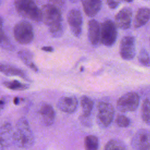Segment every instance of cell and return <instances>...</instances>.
<instances>
[{
  "label": "cell",
  "instance_id": "cell-36",
  "mask_svg": "<svg viewBox=\"0 0 150 150\" xmlns=\"http://www.w3.org/2000/svg\"><path fill=\"white\" fill-rule=\"evenodd\" d=\"M0 150H4V146L0 143Z\"/></svg>",
  "mask_w": 150,
  "mask_h": 150
},
{
  "label": "cell",
  "instance_id": "cell-28",
  "mask_svg": "<svg viewBox=\"0 0 150 150\" xmlns=\"http://www.w3.org/2000/svg\"><path fill=\"white\" fill-rule=\"evenodd\" d=\"M105 1L110 9H114L119 6L121 0H105Z\"/></svg>",
  "mask_w": 150,
  "mask_h": 150
},
{
  "label": "cell",
  "instance_id": "cell-4",
  "mask_svg": "<svg viewBox=\"0 0 150 150\" xmlns=\"http://www.w3.org/2000/svg\"><path fill=\"white\" fill-rule=\"evenodd\" d=\"M41 19L43 22L50 28L62 24V16L60 10L52 4H45L42 6Z\"/></svg>",
  "mask_w": 150,
  "mask_h": 150
},
{
  "label": "cell",
  "instance_id": "cell-19",
  "mask_svg": "<svg viewBox=\"0 0 150 150\" xmlns=\"http://www.w3.org/2000/svg\"><path fill=\"white\" fill-rule=\"evenodd\" d=\"M18 56L20 59L30 69L35 72L38 71V69L33 61V53L28 50H22L18 52Z\"/></svg>",
  "mask_w": 150,
  "mask_h": 150
},
{
  "label": "cell",
  "instance_id": "cell-16",
  "mask_svg": "<svg viewBox=\"0 0 150 150\" xmlns=\"http://www.w3.org/2000/svg\"><path fill=\"white\" fill-rule=\"evenodd\" d=\"M83 10L89 17H94L100 11L102 5L101 0H81Z\"/></svg>",
  "mask_w": 150,
  "mask_h": 150
},
{
  "label": "cell",
  "instance_id": "cell-10",
  "mask_svg": "<svg viewBox=\"0 0 150 150\" xmlns=\"http://www.w3.org/2000/svg\"><path fill=\"white\" fill-rule=\"evenodd\" d=\"M149 131L139 129L132 138L131 145L134 150H149Z\"/></svg>",
  "mask_w": 150,
  "mask_h": 150
},
{
  "label": "cell",
  "instance_id": "cell-21",
  "mask_svg": "<svg viewBox=\"0 0 150 150\" xmlns=\"http://www.w3.org/2000/svg\"><path fill=\"white\" fill-rule=\"evenodd\" d=\"M3 84L8 89L13 91H23L29 88L28 84L20 82L19 81L13 80L10 81H5Z\"/></svg>",
  "mask_w": 150,
  "mask_h": 150
},
{
  "label": "cell",
  "instance_id": "cell-37",
  "mask_svg": "<svg viewBox=\"0 0 150 150\" xmlns=\"http://www.w3.org/2000/svg\"><path fill=\"white\" fill-rule=\"evenodd\" d=\"M126 2H132L133 0H125Z\"/></svg>",
  "mask_w": 150,
  "mask_h": 150
},
{
  "label": "cell",
  "instance_id": "cell-20",
  "mask_svg": "<svg viewBox=\"0 0 150 150\" xmlns=\"http://www.w3.org/2000/svg\"><path fill=\"white\" fill-rule=\"evenodd\" d=\"M80 104L82 108V115L89 117L93 108L94 103L91 98L87 96H83L80 98Z\"/></svg>",
  "mask_w": 150,
  "mask_h": 150
},
{
  "label": "cell",
  "instance_id": "cell-26",
  "mask_svg": "<svg viewBox=\"0 0 150 150\" xmlns=\"http://www.w3.org/2000/svg\"><path fill=\"white\" fill-rule=\"evenodd\" d=\"M115 124L120 127L125 128L128 127L130 125L131 120L130 119L124 115H118L115 120Z\"/></svg>",
  "mask_w": 150,
  "mask_h": 150
},
{
  "label": "cell",
  "instance_id": "cell-3",
  "mask_svg": "<svg viewBox=\"0 0 150 150\" xmlns=\"http://www.w3.org/2000/svg\"><path fill=\"white\" fill-rule=\"evenodd\" d=\"M13 35L15 40L20 44L27 45L32 42L34 32L32 25L26 21L18 22L13 28Z\"/></svg>",
  "mask_w": 150,
  "mask_h": 150
},
{
  "label": "cell",
  "instance_id": "cell-15",
  "mask_svg": "<svg viewBox=\"0 0 150 150\" xmlns=\"http://www.w3.org/2000/svg\"><path fill=\"white\" fill-rule=\"evenodd\" d=\"M88 37L92 45H98L100 41V26L98 22L95 19H91L88 22Z\"/></svg>",
  "mask_w": 150,
  "mask_h": 150
},
{
  "label": "cell",
  "instance_id": "cell-6",
  "mask_svg": "<svg viewBox=\"0 0 150 150\" xmlns=\"http://www.w3.org/2000/svg\"><path fill=\"white\" fill-rule=\"evenodd\" d=\"M117 26L114 22L107 19L103 22L100 28V42L105 46H112L117 38Z\"/></svg>",
  "mask_w": 150,
  "mask_h": 150
},
{
  "label": "cell",
  "instance_id": "cell-24",
  "mask_svg": "<svg viewBox=\"0 0 150 150\" xmlns=\"http://www.w3.org/2000/svg\"><path fill=\"white\" fill-rule=\"evenodd\" d=\"M150 103L149 98H145L142 103V118L144 122L149 125L150 123Z\"/></svg>",
  "mask_w": 150,
  "mask_h": 150
},
{
  "label": "cell",
  "instance_id": "cell-31",
  "mask_svg": "<svg viewBox=\"0 0 150 150\" xmlns=\"http://www.w3.org/2000/svg\"><path fill=\"white\" fill-rule=\"evenodd\" d=\"M5 36L4 30H3V19L0 16V41L4 38Z\"/></svg>",
  "mask_w": 150,
  "mask_h": 150
},
{
  "label": "cell",
  "instance_id": "cell-11",
  "mask_svg": "<svg viewBox=\"0 0 150 150\" xmlns=\"http://www.w3.org/2000/svg\"><path fill=\"white\" fill-rule=\"evenodd\" d=\"M132 16V9L130 8H123L115 16V25L122 30L129 29L131 26Z\"/></svg>",
  "mask_w": 150,
  "mask_h": 150
},
{
  "label": "cell",
  "instance_id": "cell-1",
  "mask_svg": "<svg viewBox=\"0 0 150 150\" xmlns=\"http://www.w3.org/2000/svg\"><path fill=\"white\" fill-rule=\"evenodd\" d=\"M35 143V137L27 119L22 117L18 120L13 130V144L20 148L28 149Z\"/></svg>",
  "mask_w": 150,
  "mask_h": 150
},
{
  "label": "cell",
  "instance_id": "cell-14",
  "mask_svg": "<svg viewBox=\"0 0 150 150\" xmlns=\"http://www.w3.org/2000/svg\"><path fill=\"white\" fill-rule=\"evenodd\" d=\"M13 129L10 123L5 122L0 127V143L4 147L13 144Z\"/></svg>",
  "mask_w": 150,
  "mask_h": 150
},
{
  "label": "cell",
  "instance_id": "cell-38",
  "mask_svg": "<svg viewBox=\"0 0 150 150\" xmlns=\"http://www.w3.org/2000/svg\"><path fill=\"white\" fill-rule=\"evenodd\" d=\"M0 4H1V1H0Z\"/></svg>",
  "mask_w": 150,
  "mask_h": 150
},
{
  "label": "cell",
  "instance_id": "cell-34",
  "mask_svg": "<svg viewBox=\"0 0 150 150\" xmlns=\"http://www.w3.org/2000/svg\"><path fill=\"white\" fill-rule=\"evenodd\" d=\"M19 98H18V97H15V98H14V104H16V105H17V104H18L19 103Z\"/></svg>",
  "mask_w": 150,
  "mask_h": 150
},
{
  "label": "cell",
  "instance_id": "cell-9",
  "mask_svg": "<svg viewBox=\"0 0 150 150\" xmlns=\"http://www.w3.org/2000/svg\"><path fill=\"white\" fill-rule=\"evenodd\" d=\"M67 22L74 36L79 38L82 32L83 16L81 12L76 9L70 10L67 14Z\"/></svg>",
  "mask_w": 150,
  "mask_h": 150
},
{
  "label": "cell",
  "instance_id": "cell-30",
  "mask_svg": "<svg viewBox=\"0 0 150 150\" xmlns=\"http://www.w3.org/2000/svg\"><path fill=\"white\" fill-rule=\"evenodd\" d=\"M80 121L81 122L87 127H90L91 125V119L90 118V116L89 117H84L82 115L80 117Z\"/></svg>",
  "mask_w": 150,
  "mask_h": 150
},
{
  "label": "cell",
  "instance_id": "cell-8",
  "mask_svg": "<svg viewBox=\"0 0 150 150\" xmlns=\"http://www.w3.org/2000/svg\"><path fill=\"white\" fill-rule=\"evenodd\" d=\"M119 49L122 59L126 60L133 59L136 53L135 38L132 36H124L120 41Z\"/></svg>",
  "mask_w": 150,
  "mask_h": 150
},
{
  "label": "cell",
  "instance_id": "cell-22",
  "mask_svg": "<svg viewBox=\"0 0 150 150\" xmlns=\"http://www.w3.org/2000/svg\"><path fill=\"white\" fill-rule=\"evenodd\" d=\"M85 150H98L99 148L98 138L93 135H89L85 137L84 140Z\"/></svg>",
  "mask_w": 150,
  "mask_h": 150
},
{
  "label": "cell",
  "instance_id": "cell-32",
  "mask_svg": "<svg viewBox=\"0 0 150 150\" xmlns=\"http://www.w3.org/2000/svg\"><path fill=\"white\" fill-rule=\"evenodd\" d=\"M6 103V100L4 97L0 98V111L3 109Z\"/></svg>",
  "mask_w": 150,
  "mask_h": 150
},
{
  "label": "cell",
  "instance_id": "cell-29",
  "mask_svg": "<svg viewBox=\"0 0 150 150\" xmlns=\"http://www.w3.org/2000/svg\"><path fill=\"white\" fill-rule=\"evenodd\" d=\"M51 4L56 6L57 8H59L60 10L61 8H62L64 4H65V0H49Z\"/></svg>",
  "mask_w": 150,
  "mask_h": 150
},
{
  "label": "cell",
  "instance_id": "cell-18",
  "mask_svg": "<svg viewBox=\"0 0 150 150\" xmlns=\"http://www.w3.org/2000/svg\"><path fill=\"white\" fill-rule=\"evenodd\" d=\"M150 18V11L148 8H139L135 15L134 20V28H138L145 25Z\"/></svg>",
  "mask_w": 150,
  "mask_h": 150
},
{
  "label": "cell",
  "instance_id": "cell-7",
  "mask_svg": "<svg viewBox=\"0 0 150 150\" xmlns=\"http://www.w3.org/2000/svg\"><path fill=\"white\" fill-rule=\"evenodd\" d=\"M139 104V97L135 92H128L120 97L117 101V108L122 112L135 111Z\"/></svg>",
  "mask_w": 150,
  "mask_h": 150
},
{
  "label": "cell",
  "instance_id": "cell-13",
  "mask_svg": "<svg viewBox=\"0 0 150 150\" xmlns=\"http://www.w3.org/2000/svg\"><path fill=\"white\" fill-rule=\"evenodd\" d=\"M38 114L42 124L47 127L52 125L55 120V111L49 104L43 103L38 111Z\"/></svg>",
  "mask_w": 150,
  "mask_h": 150
},
{
  "label": "cell",
  "instance_id": "cell-2",
  "mask_svg": "<svg viewBox=\"0 0 150 150\" xmlns=\"http://www.w3.org/2000/svg\"><path fill=\"white\" fill-rule=\"evenodd\" d=\"M14 6L22 17L35 22L42 21L41 11L33 0H15Z\"/></svg>",
  "mask_w": 150,
  "mask_h": 150
},
{
  "label": "cell",
  "instance_id": "cell-17",
  "mask_svg": "<svg viewBox=\"0 0 150 150\" xmlns=\"http://www.w3.org/2000/svg\"><path fill=\"white\" fill-rule=\"evenodd\" d=\"M0 72L8 76H18L23 79L30 81L28 75L22 69L8 64H0Z\"/></svg>",
  "mask_w": 150,
  "mask_h": 150
},
{
  "label": "cell",
  "instance_id": "cell-5",
  "mask_svg": "<svg viewBox=\"0 0 150 150\" xmlns=\"http://www.w3.org/2000/svg\"><path fill=\"white\" fill-rule=\"evenodd\" d=\"M114 112V107L110 103L100 102L97 107L96 120L98 125L103 128L108 127L112 122Z\"/></svg>",
  "mask_w": 150,
  "mask_h": 150
},
{
  "label": "cell",
  "instance_id": "cell-27",
  "mask_svg": "<svg viewBox=\"0 0 150 150\" xmlns=\"http://www.w3.org/2000/svg\"><path fill=\"white\" fill-rule=\"evenodd\" d=\"M0 45L3 48H4L6 50H13V45L11 44L10 40H9L8 37L6 36V35L0 41Z\"/></svg>",
  "mask_w": 150,
  "mask_h": 150
},
{
  "label": "cell",
  "instance_id": "cell-35",
  "mask_svg": "<svg viewBox=\"0 0 150 150\" xmlns=\"http://www.w3.org/2000/svg\"><path fill=\"white\" fill-rule=\"evenodd\" d=\"M69 1L73 3H76V2H78L80 0H69Z\"/></svg>",
  "mask_w": 150,
  "mask_h": 150
},
{
  "label": "cell",
  "instance_id": "cell-12",
  "mask_svg": "<svg viewBox=\"0 0 150 150\" xmlns=\"http://www.w3.org/2000/svg\"><path fill=\"white\" fill-rule=\"evenodd\" d=\"M78 100L74 96H66L60 97L57 107L62 111L68 114H72L76 111L78 106Z\"/></svg>",
  "mask_w": 150,
  "mask_h": 150
},
{
  "label": "cell",
  "instance_id": "cell-25",
  "mask_svg": "<svg viewBox=\"0 0 150 150\" xmlns=\"http://www.w3.org/2000/svg\"><path fill=\"white\" fill-rule=\"evenodd\" d=\"M138 60L142 65L145 67L149 66V56L148 51L146 49H143L140 50L138 56Z\"/></svg>",
  "mask_w": 150,
  "mask_h": 150
},
{
  "label": "cell",
  "instance_id": "cell-23",
  "mask_svg": "<svg viewBox=\"0 0 150 150\" xmlns=\"http://www.w3.org/2000/svg\"><path fill=\"white\" fill-rule=\"evenodd\" d=\"M104 150H127L125 144L118 139H111L106 144Z\"/></svg>",
  "mask_w": 150,
  "mask_h": 150
},
{
  "label": "cell",
  "instance_id": "cell-33",
  "mask_svg": "<svg viewBox=\"0 0 150 150\" xmlns=\"http://www.w3.org/2000/svg\"><path fill=\"white\" fill-rule=\"evenodd\" d=\"M41 49L45 52H52L54 50L52 46H43L41 48Z\"/></svg>",
  "mask_w": 150,
  "mask_h": 150
}]
</instances>
